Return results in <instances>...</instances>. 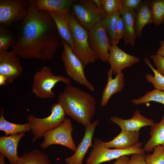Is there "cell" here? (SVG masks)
Masks as SVG:
<instances>
[{
    "label": "cell",
    "mask_w": 164,
    "mask_h": 164,
    "mask_svg": "<svg viewBox=\"0 0 164 164\" xmlns=\"http://www.w3.org/2000/svg\"><path fill=\"white\" fill-rule=\"evenodd\" d=\"M20 58L12 50L0 51V75L6 77L8 83L12 82L22 75Z\"/></svg>",
    "instance_id": "7c38bea8"
},
{
    "label": "cell",
    "mask_w": 164,
    "mask_h": 164,
    "mask_svg": "<svg viewBox=\"0 0 164 164\" xmlns=\"http://www.w3.org/2000/svg\"><path fill=\"white\" fill-rule=\"evenodd\" d=\"M155 101L164 105V91L155 89L148 91L138 99H133L131 102L134 105L145 104L150 101Z\"/></svg>",
    "instance_id": "f1b7e54d"
},
{
    "label": "cell",
    "mask_w": 164,
    "mask_h": 164,
    "mask_svg": "<svg viewBox=\"0 0 164 164\" xmlns=\"http://www.w3.org/2000/svg\"><path fill=\"white\" fill-rule=\"evenodd\" d=\"M88 43L98 59L108 62L109 50L111 46L101 22L97 23L89 30Z\"/></svg>",
    "instance_id": "8fae6325"
},
{
    "label": "cell",
    "mask_w": 164,
    "mask_h": 164,
    "mask_svg": "<svg viewBox=\"0 0 164 164\" xmlns=\"http://www.w3.org/2000/svg\"><path fill=\"white\" fill-rule=\"evenodd\" d=\"M142 2V0H122L123 8H128L136 10Z\"/></svg>",
    "instance_id": "e575fe53"
},
{
    "label": "cell",
    "mask_w": 164,
    "mask_h": 164,
    "mask_svg": "<svg viewBox=\"0 0 164 164\" xmlns=\"http://www.w3.org/2000/svg\"><path fill=\"white\" fill-rule=\"evenodd\" d=\"M25 135V133H22L0 137V153L7 159L10 164H17L19 159L18 147L20 139Z\"/></svg>",
    "instance_id": "2e32d148"
},
{
    "label": "cell",
    "mask_w": 164,
    "mask_h": 164,
    "mask_svg": "<svg viewBox=\"0 0 164 164\" xmlns=\"http://www.w3.org/2000/svg\"><path fill=\"white\" fill-rule=\"evenodd\" d=\"M17 164H51L48 155L37 149L19 156Z\"/></svg>",
    "instance_id": "484cf974"
},
{
    "label": "cell",
    "mask_w": 164,
    "mask_h": 164,
    "mask_svg": "<svg viewBox=\"0 0 164 164\" xmlns=\"http://www.w3.org/2000/svg\"><path fill=\"white\" fill-rule=\"evenodd\" d=\"M146 164H164V146H156L151 154L145 155Z\"/></svg>",
    "instance_id": "4dcf8cb0"
},
{
    "label": "cell",
    "mask_w": 164,
    "mask_h": 164,
    "mask_svg": "<svg viewBox=\"0 0 164 164\" xmlns=\"http://www.w3.org/2000/svg\"><path fill=\"white\" fill-rule=\"evenodd\" d=\"M61 43L63 47L62 60L67 75L76 83L85 86L92 91H94V86L85 75V67L74 53L69 44L62 39Z\"/></svg>",
    "instance_id": "ba28073f"
},
{
    "label": "cell",
    "mask_w": 164,
    "mask_h": 164,
    "mask_svg": "<svg viewBox=\"0 0 164 164\" xmlns=\"http://www.w3.org/2000/svg\"><path fill=\"white\" fill-rule=\"evenodd\" d=\"M129 159L128 156H122L117 159L112 164H128Z\"/></svg>",
    "instance_id": "8d00e7d4"
},
{
    "label": "cell",
    "mask_w": 164,
    "mask_h": 164,
    "mask_svg": "<svg viewBox=\"0 0 164 164\" xmlns=\"http://www.w3.org/2000/svg\"><path fill=\"white\" fill-rule=\"evenodd\" d=\"M125 24V32L123 38L125 45H135L136 39L135 31L136 11L132 9L123 8L121 11Z\"/></svg>",
    "instance_id": "ffe728a7"
},
{
    "label": "cell",
    "mask_w": 164,
    "mask_h": 164,
    "mask_svg": "<svg viewBox=\"0 0 164 164\" xmlns=\"http://www.w3.org/2000/svg\"><path fill=\"white\" fill-rule=\"evenodd\" d=\"M8 83L7 79L3 75H0V85H6Z\"/></svg>",
    "instance_id": "f35d334b"
},
{
    "label": "cell",
    "mask_w": 164,
    "mask_h": 164,
    "mask_svg": "<svg viewBox=\"0 0 164 164\" xmlns=\"http://www.w3.org/2000/svg\"><path fill=\"white\" fill-rule=\"evenodd\" d=\"M16 42V37L14 31L0 25V51H7L13 46Z\"/></svg>",
    "instance_id": "83f0119b"
},
{
    "label": "cell",
    "mask_w": 164,
    "mask_h": 164,
    "mask_svg": "<svg viewBox=\"0 0 164 164\" xmlns=\"http://www.w3.org/2000/svg\"><path fill=\"white\" fill-rule=\"evenodd\" d=\"M131 155L128 164H146L145 154L135 153Z\"/></svg>",
    "instance_id": "d590c367"
},
{
    "label": "cell",
    "mask_w": 164,
    "mask_h": 164,
    "mask_svg": "<svg viewBox=\"0 0 164 164\" xmlns=\"http://www.w3.org/2000/svg\"><path fill=\"white\" fill-rule=\"evenodd\" d=\"M112 122L118 125L121 130L139 132L142 127L151 126L154 123L152 119L148 118L143 116L139 111L136 110L130 118L123 119L120 117L113 116L110 118Z\"/></svg>",
    "instance_id": "9a60e30c"
},
{
    "label": "cell",
    "mask_w": 164,
    "mask_h": 164,
    "mask_svg": "<svg viewBox=\"0 0 164 164\" xmlns=\"http://www.w3.org/2000/svg\"><path fill=\"white\" fill-rule=\"evenodd\" d=\"M113 71L110 69L107 73V82L102 95L100 104L104 107L107 104L113 94L122 91L125 85L124 75L122 72L118 73L114 78L112 77Z\"/></svg>",
    "instance_id": "e0dca14e"
},
{
    "label": "cell",
    "mask_w": 164,
    "mask_h": 164,
    "mask_svg": "<svg viewBox=\"0 0 164 164\" xmlns=\"http://www.w3.org/2000/svg\"><path fill=\"white\" fill-rule=\"evenodd\" d=\"M68 18L74 43L73 52L85 67L98 59L97 55L90 48L88 43L89 30L80 24L70 12Z\"/></svg>",
    "instance_id": "3957f363"
},
{
    "label": "cell",
    "mask_w": 164,
    "mask_h": 164,
    "mask_svg": "<svg viewBox=\"0 0 164 164\" xmlns=\"http://www.w3.org/2000/svg\"><path fill=\"white\" fill-rule=\"evenodd\" d=\"M160 46L156 52V54L160 55L164 57V39L159 41Z\"/></svg>",
    "instance_id": "74e56055"
},
{
    "label": "cell",
    "mask_w": 164,
    "mask_h": 164,
    "mask_svg": "<svg viewBox=\"0 0 164 164\" xmlns=\"http://www.w3.org/2000/svg\"><path fill=\"white\" fill-rule=\"evenodd\" d=\"M109 53L108 62L114 74L116 75L125 68L131 67L140 61L138 57L128 54L117 45L111 46Z\"/></svg>",
    "instance_id": "4fadbf2b"
},
{
    "label": "cell",
    "mask_w": 164,
    "mask_h": 164,
    "mask_svg": "<svg viewBox=\"0 0 164 164\" xmlns=\"http://www.w3.org/2000/svg\"><path fill=\"white\" fill-rule=\"evenodd\" d=\"M62 82L70 84L71 80L61 75H55L49 67H42L34 74L32 84V92L37 97L42 99H53L56 96L52 91L56 84Z\"/></svg>",
    "instance_id": "277c9868"
},
{
    "label": "cell",
    "mask_w": 164,
    "mask_h": 164,
    "mask_svg": "<svg viewBox=\"0 0 164 164\" xmlns=\"http://www.w3.org/2000/svg\"><path fill=\"white\" fill-rule=\"evenodd\" d=\"M30 0H0V25L8 27L22 20Z\"/></svg>",
    "instance_id": "30bf717a"
},
{
    "label": "cell",
    "mask_w": 164,
    "mask_h": 164,
    "mask_svg": "<svg viewBox=\"0 0 164 164\" xmlns=\"http://www.w3.org/2000/svg\"><path fill=\"white\" fill-rule=\"evenodd\" d=\"M16 42L12 50L21 58L52 60L62 46L55 23L49 12L38 10L30 0L27 15L15 23Z\"/></svg>",
    "instance_id": "6da1fadb"
},
{
    "label": "cell",
    "mask_w": 164,
    "mask_h": 164,
    "mask_svg": "<svg viewBox=\"0 0 164 164\" xmlns=\"http://www.w3.org/2000/svg\"><path fill=\"white\" fill-rule=\"evenodd\" d=\"M150 135V138L144 146L145 152H152L159 145L164 146V114L160 122L151 126Z\"/></svg>",
    "instance_id": "7402d4cb"
},
{
    "label": "cell",
    "mask_w": 164,
    "mask_h": 164,
    "mask_svg": "<svg viewBox=\"0 0 164 164\" xmlns=\"http://www.w3.org/2000/svg\"><path fill=\"white\" fill-rule=\"evenodd\" d=\"M58 99L66 115L85 127L91 123L96 101L91 94L69 84L59 94Z\"/></svg>",
    "instance_id": "7a4b0ae2"
},
{
    "label": "cell",
    "mask_w": 164,
    "mask_h": 164,
    "mask_svg": "<svg viewBox=\"0 0 164 164\" xmlns=\"http://www.w3.org/2000/svg\"><path fill=\"white\" fill-rule=\"evenodd\" d=\"M153 23L158 27L164 22V0H150Z\"/></svg>",
    "instance_id": "4316f807"
},
{
    "label": "cell",
    "mask_w": 164,
    "mask_h": 164,
    "mask_svg": "<svg viewBox=\"0 0 164 164\" xmlns=\"http://www.w3.org/2000/svg\"><path fill=\"white\" fill-rule=\"evenodd\" d=\"M150 57L156 67V70L164 77V57L157 54L152 55Z\"/></svg>",
    "instance_id": "836d02e7"
},
{
    "label": "cell",
    "mask_w": 164,
    "mask_h": 164,
    "mask_svg": "<svg viewBox=\"0 0 164 164\" xmlns=\"http://www.w3.org/2000/svg\"><path fill=\"white\" fill-rule=\"evenodd\" d=\"M149 0L142 1L139 7L136 10L135 31L137 37H140L144 26L153 23Z\"/></svg>",
    "instance_id": "44dd1931"
},
{
    "label": "cell",
    "mask_w": 164,
    "mask_h": 164,
    "mask_svg": "<svg viewBox=\"0 0 164 164\" xmlns=\"http://www.w3.org/2000/svg\"><path fill=\"white\" fill-rule=\"evenodd\" d=\"M106 16L113 12L121 11L123 9L122 0H100Z\"/></svg>",
    "instance_id": "1f68e13d"
},
{
    "label": "cell",
    "mask_w": 164,
    "mask_h": 164,
    "mask_svg": "<svg viewBox=\"0 0 164 164\" xmlns=\"http://www.w3.org/2000/svg\"><path fill=\"white\" fill-rule=\"evenodd\" d=\"M125 32V26L124 19L121 15L118 21L115 36L116 45L118 44L120 39L123 37Z\"/></svg>",
    "instance_id": "d6a6232c"
},
{
    "label": "cell",
    "mask_w": 164,
    "mask_h": 164,
    "mask_svg": "<svg viewBox=\"0 0 164 164\" xmlns=\"http://www.w3.org/2000/svg\"><path fill=\"white\" fill-rule=\"evenodd\" d=\"M75 0H34V2L36 7L40 10L69 12Z\"/></svg>",
    "instance_id": "603a6c76"
},
{
    "label": "cell",
    "mask_w": 164,
    "mask_h": 164,
    "mask_svg": "<svg viewBox=\"0 0 164 164\" xmlns=\"http://www.w3.org/2000/svg\"><path fill=\"white\" fill-rule=\"evenodd\" d=\"M49 12L55 23L60 37L69 44L73 52L74 43L69 24L68 18L69 12L59 11Z\"/></svg>",
    "instance_id": "d6986e66"
},
{
    "label": "cell",
    "mask_w": 164,
    "mask_h": 164,
    "mask_svg": "<svg viewBox=\"0 0 164 164\" xmlns=\"http://www.w3.org/2000/svg\"><path fill=\"white\" fill-rule=\"evenodd\" d=\"M144 60L153 72L154 76L151 74L147 73L145 77L147 81L153 85L155 89L164 91V77L153 67L149 60L145 58Z\"/></svg>",
    "instance_id": "f546056e"
},
{
    "label": "cell",
    "mask_w": 164,
    "mask_h": 164,
    "mask_svg": "<svg viewBox=\"0 0 164 164\" xmlns=\"http://www.w3.org/2000/svg\"><path fill=\"white\" fill-rule=\"evenodd\" d=\"M50 111V114L45 118H37L31 114L27 117L33 136L32 142L43 137L46 131L58 126L66 118L65 112L58 102L52 104Z\"/></svg>",
    "instance_id": "5b68a950"
},
{
    "label": "cell",
    "mask_w": 164,
    "mask_h": 164,
    "mask_svg": "<svg viewBox=\"0 0 164 164\" xmlns=\"http://www.w3.org/2000/svg\"><path fill=\"white\" fill-rule=\"evenodd\" d=\"M94 1L98 8L103 9L102 6L101 4L100 0H94Z\"/></svg>",
    "instance_id": "ab89813d"
},
{
    "label": "cell",
    "mask_w": 164,
    "mask_h": 164,
    "mask_svg": "<svg viewBox=\"0 0 164 164\" xmlns=\"http://www.w3.org/2000/svg\"><path fill=\"white\" fill-rule=\"evenodd\" d=\"M4 111L1 108L0 130L4 131L5 135H16L25 133L31 131L29 122L18 124L10 122L5 119L4 116Z\"/></svg>",
    "instance_id": "cb8c5ba5"
},
{
    "label": "cell",
    "mask_w": 164,
    "mask_h": 164,
    "mask_svg": "<svg viewBox=\"0 0 164 164\" xmlns=\"http://www.w3.org/2000/svg\"><path fill=\"white\" fill-rule=\"evenodd\" d=\"M103 142L100 139L95 138L92 149L86 160L85 164H100L117 159L124 155L129 156L135 153L144 154L145 153L144 148H142V142H139L130 148L121 149L106 148L104 146Z\"/></svg>",
    "instance_id": "8992f818"
},
{
    "label": "cell",
    "mask_w": 164,
    "mask_h": 164,
    "mask_svg": "<svg viewBox=\"0 0 164 164\" xmlns=\"http://www.w3.org/2000/svg\"><path fill=\"white\" fill-rule=\"evenodd\" d=\"M121 11L113 12L108 15L101 22L111 46L116 45L115 36L118 20Z\"/></svg>",
    "instance_id": "d4e9b609"
},
{
    "label": "cell",
    "mask_w": 164,
    "mask_h": 164,
    "mask_svg": "<svg viewBox=\"0 0 164 164\" xmlns=\"http://www.w3.org/2000/svg\"><path fill=\"white\" fill-rule=\"evenodd\" d=\"M71 8L77 21L89 30L101 22L106 16L103 10L97 7L94 0H76Z\"/></svg>",
    "instance_id": "52a82bcc"
},
{
    "label": "cell",
    "mask_w": 164,
    "mask_h": 164,
    "mask_svg": "<svg viewBox=\"0 0 164 164\" xmlns=\"http://www.w3.org/2000/svg\"><path fill=\"white\" fill-rule=\"evenodd\" d=\"M5 156L2 154H0V164H5Z\"/></svg>",
    "instance_id": "60d3db41"
},
{
    "label": "cell",
    "mask_w": 164,
    "mask_h": 164,
    "mask_svg": "<svg viewBox=\"0 0 164 164\" xmlns=\"http://www.w3.org/2000/svg\"><path fill=\"white\" fill-rule=\"evenodd\" d=\"M139 132L121 130L112 140L103 142L104 146L108 148L126 149L137 145L139 142Z\"/></svg>",
    "instance_id": "ac0fdd59"
},
{
    "label": "cell",
    "mask_w": 164,
    "mask_h": 164,
    "mask_svg": "<svg viewBox=\"0 0 164 164\" xmlns=\"http://www.w3.org/2000/svg\"><path fill=\"white\" fill-rule=\"evenodd\" d=\"M73 132L71 119L65 118L58 126L45 132L43 136L44 141L40 146L45 149L52 145H59L75 152L77 147L72 138Z\"/></svg>",
    "instance_id": "9c48e42d"
},
{
    "label": "cell",
    "mask_w": 164,
    "mask_h": 164,
    "mask_svg": "<svg viewBox=\"0 0 164 164\" xmlns=\"http://www.w3.org/2000/svg\"><path fill=\"white\" fill-rule=\"evenodd\" d=\"M99 120L91 123L85 127L83 138L78 145L74 154L67 157L65 161L67 164H82L84 159L89 148L92 147V140L97 126L99 124Z\"/></svg>",
    "instance_id": "5bb4252c"
}]
</instances>
